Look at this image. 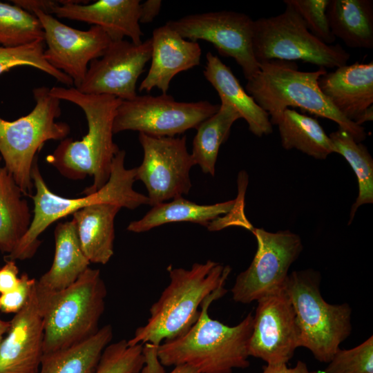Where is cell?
Instances as JSON below:
<instances>
[{
    "mask_svg": "<svg viewBox=\"0 0 373 373\" xmlns=\"http://www.w3.org/2000/svg\"><path fill=\"white\" fill-rule=\"evenodd\" d=\"M219 107L209 101L178 102L167 93L137 95L122 101L117 107L113 133L135 131L154 137H175L197 128Z\"/></svg>",
    "mask_w": 373,
    "mask_h": 373,
    "instance_id": "30bf717a",
    "label": "cell"
},
{
    "mask_svg": "<svg viewBox=\"0 0 373 373\" xmlns=\"http://www.w3.org/2000/svg\"><path fill=\"white\" fill-rule=\"evenodd\" d=\"M373 119V106L368 108L357 119L356 124L359 126L366 122L372 121Z\"/></svg>",
    "mask_w": 373,
    "mask_h": 373,
    "instance_id": "60d3db41",
    "label": "cell"
},
{
    "mask_svg": "<svg viewBox=\"0 0 373 373\" xmlns=\"http://www.w3.org/2000/svg\"><path fill=\"white\" fill-rule=\"evenodd\" d=\"M335 153L341 155L354 171L358 181V194L351 207L348 224L359 207L373 203V159L367 149L347 131L338 128L329 135Z\"/></svg>",
    "mask_w": 373,
    "mask_h": 373,
    "instance_id": "f546056e",
    "label": "cell"
},
{
    "mask_svg": "<svg viewBox=\"0 0 373 373\" xmlns=\"http://www.w3.org/2000/svg\"><path fill=\"white\" fill-rule=\"evenodd\" d=\"M45 47L44 40L17 47L0 46V75L15 67L30 66L47 73L65 86L72 87V79L45 60Z\"/></svg>",
    "mask_w": 373,
    "mask_h": 373,
    "instance_id": "1f68e13d",
    "label": "cell"
},
{
    "mask_svg": "<svg viewBox=\"0 0 373 373\" xmlns=\"http://www.w3.org/2000/svg\"><path fill=\"white\" fill-rule=\"evenodd\" d=\"M122 208L109 203L89 205L73 213L81 248L90 263L106 264L114 253V222Z\"/></svg>",
    "mask_w": 373,
    "mask_h": 373,
    "instance_id": "7402d4cb",
    "label": "cell"
},
{
    "mask_svg": "<svg viewBox=\"0 0 373 373\" xmlns=\"http://www.w3.org/2000/svg\"><path fill=\"white\" fill-rule=\"evenodd\" d=\"M236 204V200H229L214 204L200 205L180 197L170 202L153 206L141 219L130 222L127 230L142 233L174 222H190L209 228L220 216L231 212Z\"/></svg>",
    "mask_w": 373,
    "mask_h": 373,
    "instance_id": "cb8c5ba5",
    "label": "cell"
},
{
    "mask_svg": "<svg viewBox=\"0 0 373 373\" xmlns=\"http://www.w3.org/2000/svg\"><path fill=\"white\" fill-rule=\"evenodd\" d=\"M36 281L26 273L22 274L15 289L0 294V311L5 314L19 312L27 303Z\"/></svg>",
    "mask_w": 373,
    "mask_h": 373,
    "instance_id": "d590c367",
    "label": "cell"
},
{
    "mask_svg": "<svg viewBox=\"0 0 373 373\" xmlns=\"http://www.w3.org/2000/svg\"><path fill=\"white\" fill-rule=\"evenodd\" d=\"M151 52V38L140 44L125 39L111 41L104 55L89 64L83 82L75 88L84 94L131 100L137 95V82Z\"/></svg>",
    "mask_w": 373,
    "mask_h": 373,
    "instance_id": "9a60e30c",
    "label": "cell"
},
{
    "mask_svg": "<svg viewBox=\"0 0 373 373\" xmlns=\"http://www.w3.org/2000/svg\"><path fill=\"white\" fill-rule=\"evenodd\" d=\"M167 270L169 285L151 307L147 323L127 341L129 345L148 344L157 350L162 343L184 334L198 318L204 300L224 286L231 268L208 260L190 269L169 266Z\"/></svg>",
    "mask_w": 373,
    "mask_h": 373,
    "instance_id": "3957f363",
    "label": "cell"
},
{
    "mask_svg": "<svg viewBox=\"0 0 373 373\" xmlns=\"http://www.w3.org/2000/svg\"><path fill=\"white\" fill-rule=\"evenodd\" d=\"M49 92L60 100L76 104L84 111L88 131L80 140H61L46 157V161L68 179L93 177V184L82 194L95 193L108 181L113 160L120 150L113 137L116 111L122 100L111 95L84 94L73 86H53Z\"/></svg>",
    "mask_w": 373,
    "mask_h": 373,
    "instance_id": "6da1fadb",
    "label": "cell"
},
{
    "mask_svg": "<svg viewBox=\"0 0 373 373\" xmlns=\"http://www.w3.org/2000/svg\"><path fill=\"white\" fill-rule=\"evenodd\" d=\"M321 274L314 269L289 274L284 285L294 307L298 347L309 350L322 363H329L352 330V308L330 304L321 291Z\"/></svg>",
    "mask_w": 373,
    "mask_h": 373,
    "instance_id": "52a82bcc",
    "label": "cell"
},
{
    "mask_svg": "<svg viewBox=\"0 0 373 373\" xmlns=\"http://www.w3.org/2000/svg\"><path fill=\"white\" fill-rule=\"evenodd\" d=\"M19 269L15 260L6 259L0 268V294L15 289L19 283Z\"/></svg>",
    "mask_w": 373,
    "mask_h": 373,
    "instance_id": "8d00e7d4",
    "label": "cell"
},
{
    "mask_svg": "<svg viewBox=\"0 0 373 373\" xmlns=\"http://www.w3.org/2000/svg\"><path fill=\"white\" fill-rule=\"evenodd\" d=\"M327 15L336 39L352 48H373L372 0H329Z\"/></svg>",
    "mask_w": 373,
    "mask_h": 373,
    "instance_id": "d4e9b609",
    "label": "cell"
},
{
    "mask_svg": "<svg viewBox=\"0 0 373 373\" xmlns=\"http://www.w3.org/2000/svg\"><path fill=\"white\" fill-rule=\"evenodd\" d=\"M55 250L49 270L37 280V289L41 291H57L73 283L89 267L73 220L59 222L55 229Z\"/></svg>",
    "mask_w": 373,
    "mask_h": 373,
    "instance_id": "603a6c76",
    "label": "cell"
},
{
    "mask_svg": "<svg viewBox=\"0 0 373 373\" xmlns=\"http://www.w3.org/2000/svg\"><path fill=\"white\" fill-rule=\"evenodd\" d=\"M283 2L294 8L309 32L322 42L331 45L336 40L327 15L329 0H285Z\"/></svg>",
    "mask_w": 373,
    "mask_h": 373,
    "instance_id": "e575fe53",
    "label": "cell"
},
{
    "mask_svg": "<svg viewBox=\"0 0 373 373\" xmlns=\"http://www.w3.org/2000/svg\"><path fill=\"white\" fill-rule=\"evenodd\" d=\"M261 373H317L309 371L305 363L298 361L294 367H288L287 363L267 364L262 367Z\"/></svg>",
    "mask_w": 373,
    "mask_h": 373,
    "instance_id": "ab89813d",
    "label": "cell"
},
{
    "mask_svg": "<svg viewBox=\"0 0 373 373\" xmlns=\"http://www.w3.org/2000/svg\"><path fill=\"white\" fill-rule=\"evenodd\" d=\"M39 86L32 90L35 105L26 115L13 121L0 117V155L4 166L24 195L34 188L31 171L37 153L48 140H62L70 133L68 124L56 122L61 115V100Z\"/></svg>",
    "mask_w": 373,
    "mask_h": 373,
    "instance_id": "ba28073f",
    "label": "cell"
},
{
    "mask_svg": "<svg viewBox=\"0 0 373 373\" xmlns=\"http://www.w3.org/2000/svg\"><path fill=\"white\" fill-rule=\"evenodd\" d=\"M144 156L135 168V180L142 181L151 206L189 193V172L195 164L186 146V137H154L140 133Z\"/></svg>",
    "mask_w": 373,
    "mask_h": 373,
    "instance_id": "4fadbf2b",
    "label": "cell"
},
{
    "mask_svg": "<svg viewBox=\"0 0 373 373\" xmlns=\"http://www.w3.org/2000/svg\"><path fill=\"white\" fill-rule=\"evenodd\" d=\"M206 59L204 76L217 91L221 102L236 109L256 136L271 133L273 128L268 113L245 90L230 68L211 52L207 53Z\"/></svg>",
    "mask_w": 373,
    "mask_h": 373,
    "instance_id": "44dd1931",
    "label": "cell"
},
{
    "mask_svg": "<svg viewBox=\"0 0 373 373\" xmlns=\"http://www.w3.org/2000/svg\"><path fill=\"white\" fill-rule=\"evenodd\" d=\"M36 290L44 323V354L82 343L99 330L107 295L99 269L88 267L60 291Z\"/></svg>",
    "mask_w": 373,
    "mask_h": 373,
    "instance_id": "8992f818",
    "label": "cell"
},
{
    "mask_svg": "<svg viewBox=\"0 0 373 373\" xmlns=\"http://www.w3.org/2000/svg\"><path fill=\"white\" fill-rule=\"evenodd\" d=\"M12 2L30 13L34 10H39L50 15L58 4V1L50 0H14Z\"/></svg>",
    "mask_w": 373,
    "mask_h": 373,
    "instance_id": "74e56055",
    "label": "cell"
},
{
    "mask_svg": "<svg viewBox=\"0 0 373 373\" xmlns=\"http://www.w3.org/2000/svg\"><path fill=\"white\" fill-rule=\"evenodd\" d=\"M125 155L124 150H119L115 155L109 180L102 188L78 198H66L52 192L41 174L36 160L31 171L36 191L35 194L30 196L34 203L32 219L28 230L12 251L6 256V259L31 258L41 244L39 236L46 228L54 222L89 205L109 203L134 209L142 204H150L146 195L133 189L135 168H125Z\"/></svg>",
    "mask_w": 373,
    "mask_h": 373,
    "instance_id": "5b68a950",
    "label": "cell"
},
{
    "mask_svg": "<svg viewBox=\"0 0 373 373\" xmlns=\"http://www.w3.org/2000/svg\"><path fill=\"white\" fill-rule=\"evenodd\" d=\"M227 292L224 286L212 292L201 304L198 318L189 329L159 345L157 356L162 365H189L200 373H232L249 366L252 313L234 326L213 319L208 313L211 304Z\"/></svg>",
    "mask_w": 373,
    "mask_h": 373,
    "instance_id": "7a4b0ae2",
    "label": "cell"
},
{
    "mask_svg": "<svg viewBox=\"0 0 373 373\" xmlns=\"http://www.w3.org/2000/svg\"><path fill=\"white\" fill-rule=\"evenodd\" d=\"M44 39L35 15L14 3L0 1V46L17 47Z\"/></svg>",
    "mask_w": 373,
    "mask_h": 373,
    "instance_id": "4dcf8cb0",
    "label": "cell"
},
{
    "mask_svg": "<svg viewBox=\"0 0 373 373\" xmlns=\"http://www.w3.org/2000/svg\"><path fill=\"white\" fill-rule=\"evenodd\" d=\"M256 302L249 356L267 364L287 363L298 347L295 312L289 296L282 289Z\"/></svg>",
    "mask_w": 373,
    "mask_h": 373,
    "instance_id": "2e32d148",
    "label": "cell"
},
{
    "mask_svg": "<svg viewBox=\"0 0 373 373\" xmlns=\"http://www.w3.org/2000/svg\"><path fill=\"white\" fill-rule=\"evenodd\" d=\"M318 86L333 106L356 123L373 105V62L345 64L326 73Z\"/></svg>",
    "mask_w": 373,
    "mask_h": 373,
    "instance_id": "ffe728a7",
    "label": "cell"
},
{
    "mask_svg": "<svg viewBox=\"0 0 373 373\" xmlns=\"http://www.w3.org/2000/svg\"><path fill=\"white\" fill-rule=\"evenodd\" d=\"M10 321H3L0 318V343L4 338L5 335L8 332V330L10 327Z\"/></svg>",
    "mask_w": 373,
    "mask_h": 373,
    "instance_id": "7bdbcfd3",
    "label": "cell"
},
{
    "mask_svg": "<svg viewBox=\"0 0 373 373\" xmlns=\"http://www.w3.org/2000/svg\"><path fill=\"white\" fill-rule=\"evenodd\" d=\"M285 4L283 12L254 21L253 52L259 64L300 60L325 69L347 64L350 55L344 48L322 42L309 32L294 8Z\"/></svg>",
    "mask_w": 373,
    "mask_h": 373,
    "instance_id": "9c48e42d",
    "label": "cell"
},
{
    "mask_svg": "<svg viewBox=\"0 0 373 373\" xmlns=\"http://www.w3.org/2000/svg\"><path fill=\"white\" fill-rule=\"evenodd\" d=\"M162 6L160 0H147L140 3L139 22L147 23L152 22L159 15Z\"/></svg>",
    "mask_w": 373,
    "mask_h": 373,
    "instance_id": "f35d334b",
    "label": "cell"
},
{
    "mask_svg": "<svg viewBox=\"0 0 373 373\" xmlns=\"http://www.w3.org/2000/svg\"><path fill=\"white\" fill-rule=\"evenodd\" d=\"M31 13L37 17L44 30L45 60L70 77L75 88H77L85 77L89 64L102 57L109 46L110 37L97 26L82 30L41 10H34Z\"/></svg>",
    "mask_w": 373,
    "mask_h": 373,
    "instance_id": "5bb4252c",
    "label": "cell"
},
{
    "mask_svg": "<svg viewBox=\"0 0 373 373\" xmlns=\"http://www.w3.org/2000/svg\"><path fill=\"white\" fill-rule=\"evenodd\" d=\"M254 21L245 13L222 10L191 14L166 23L186 39L211 43L220 55L233 58L249 80L260 70L253 52Z\"/></svg>",
    "mask_w": 373,
    "mask_h": 373,
    "instance_id": "7c38bea8",
    "label": "cell"
},
{
    "mask_svg": "<svg viewBox=\"0 0 373 373\" xmlns=\"http://www.w3.org/2000/svg\"><path fill=\"white\" fill-rule=\"evenodd\" d=\"M257 250L250 265L236 277L231 289L233 300L249 304L283 289L291 265L298 258L303 245L300 236L289 230L270 232L250 229Z\"/></svg>",
    "mask_w": 373,
    "mask_h": 373,
    "instance_id": "8fae6325",
    "label": "cell"
},
{
    "mask_svg": "<svg viewBox=\"0 0 373 373\" xmlns=\"http://www.w3.org/2000/svg\"><path fill=\"white\" fill-rule=\"evenodd\" d=\"M144 365L142 345L122 339L105 347L95 373H139Z\"/></svg>",
    "mask_w": 373,
    "mask_h": 373,
    "instance_id": "d6a6232c",
    "label": "cell"
},
{
    "mask_svg": "<svg viewBox=\"0 0 373 373\" xmlns=\"http://www.w3.org/2000/svg\"><path fill=\"white\" fill-rule=\"evenodd\" d=\"M259 64V72L247 80L245 89L268 113L272 126L277 125L285 109L298 107L334 121L358 142L366 138L364 127L346 118L321 90L318 79L327 73L326 69L300 71L295 63L282 60H269Z\"/></svg>",
    "mask_w": 373,
    "mask_h": 373,
    "instance_id": "277c9868",
    "label": "cell"
},
{
    "mask_svg": "<svg viewBox=\"0 0 373 373\" xmlns=\"http://www.w3.org/2000/svg\"><path fill=\"white\" fill-rule=\"evenodd\" d=\"M170 373H200L197 369L189 365H179L175 366Z\"/></svg>",
    "mask_w": 373,
    "mask_h": 373,
    "instance_id": "b9f144b4",
    "label": "cell"
},
{
    "mask_svg": "<svg viewBox=\"0 0 373 373\" xmlns=\"http://www.w3.org/2000/svg\"><path fill=\"white\" fill-rule=\"evenodd\" d=\"M1 156V155H0Z\"/></svg>",
    "mask_w": 373,
    "mask_h": 373,
    "instance_id": "ee69618b",
    "label": "cell"
},
{
    "mask_svg": "<svg viewBox=\"0 0 373 373\" xmlns=\"http://www.w3.org/2000/svg\"><path fill=\"white\" fill-rule=\"evenodd\" d=\"M277 126L281 144L287 150L296 149L318 160H325L335 153L329 136L315 118L289 108Z\"/></svg>",
    "mask_w": 373,
    "mask_h": 373,
    "instance_id": "83f0119b",
    "label": "cell"
},
{
    "mask_svg": "<svg viewBox=\"0 0 373 373\" xmlns=\"http://www.w3.org/2000/svg\"><path fill=\"white\" fill-rule=\"evenodd\" d=\"M151 40V66L139 91L157 88L166 93L176 75L200 64L201 48L198 42L183 38L166 23L153 30Z\"/></svg>",
    "mask_w": 373,
    "mask_h": 373,
    "instance_id": "d6986e66",
    "label": "cell"
},
{
    "mask_svg": "<svg viewBox=\"0 0 373 373\" xmlns=\"http://www.w3.org/2000/svg\"><path fill=\"white\" fill-rule=\"evenodd\" d=\"M113 336L112 326L106 325L82 343L44 354L37 373H95Z\"/></svg>",
    "mask_w": 373,
    "mask_h": 373,
    "instance_id": "484cf974",
    "label": "cell"
},
{
    "mask_svg": "<svg viewBox=\"0 0 373 373\" xmlns=\"http://www.w3.org/2000/svg\"><path fill=\"white\" fill-rule=\"evenodd\" d=\"M81 1H58L51 12L58 18L88 23L102 28L111 41L124 37L140 44L144 35L140 22V0H99L82 4Z\"/></svg>",
    "mask_w": 373,
    "mask_h": 373,
    "instance_id": "ac0fdd59",
    "label": "cell"
},
{
    "mask_svg": "<svg viewBox=\"0 0 373 373\" xmlns=\"http://www.w3.org/2000/svg\"><path fill=\"white\" fill-rule=\"evenodd\" d=\"M323 373H373V336L349 349L339 348Z\"/></svg>",
    "mask_w": 373,
    "mask_h": 373,
    "instance_id": "836d02e7",
    "label": "cell"
},
{
    "mask_svg": "<svg viewBox=\"0 0 373 373\" xmlns=\"http://www.w3.org/2000/svg\"><path fill=\"white\" fill-rule=\"evenodd\" d=\"M23 195L11 174L0 164V251L7 255L26 234L32 219Z\"/></svg>",
    "mask_w": 373,
    "mask_h": 373,
    "instance_id": "4316f807",
    "label": "cell"
},
{
    "mask_svg": "<svg viewBox=\"0 0 373 373\" xmlns=\"http://www.w3.org/2000/svg\"><path fill=\"white\" fill-rule=\"evenodd\" d=\"M240 118L231 106L221 102L218 111L197 127L191 154L203 173L215 175L220 147L227 141L233 123Z\"/></svg>",
    "mask_w": 373,
    "mask_h": 373,
    "instance_id": "f1b7e54d",
    "label": "cell"
},
{
    "mask_svg": "<svg viewBox=\"0 0 373 373\" xmlns=\"http://www.w3.org/2000/svg\"><path fill=\"white\" fill-rule=\"evenodd\" d=\"M10 322L0 343V373H37L44 355V323L36 283Z\"/></svg>",
    "mask_w": 373,
    "mask_h": 373,
    "instance_id": "e0dca14e",
    "label": "cell"
}]
</instances>
